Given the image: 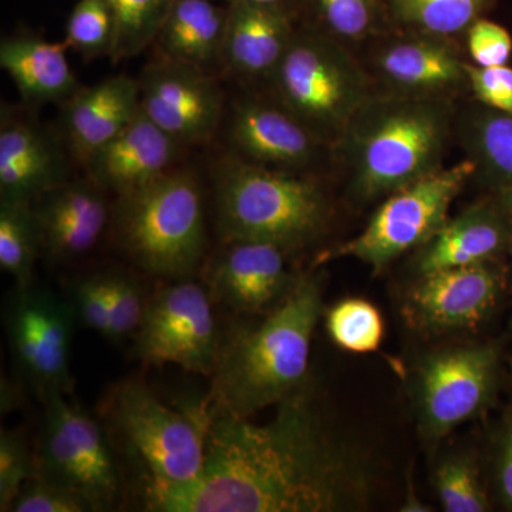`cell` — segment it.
Here are the masks:
<instances>
[{
    "mask_svg": "<svg viewBox=\"0 0 512 512\" xmlns=\"http://www.w3.org/2000/svg\"><path fill=\"white\" fill-rule=\"evenodd\" d=\"M77 319L87 329L110 339L111 312L109 274L94 275L76 286L73 301Z\"/></svg>",
    "mask_w": 512,
    "mask_h": 512,
    "instance_id": "8d00e7d4",
    "label": "cell"
},
{
    "mask_svg": "<svg viewBox=\"0 0 512 512\" xmlns=\"http://www.w3.org/2000/svg\"><path fill=\"white\" fill-rule=\"evenodd\" d=\"M183 147L140 109L130 123L84 163L104 191L126 194L173 170Z\"/></svg>",
    "mask_w": 512,
    "mask_h": 512,
    "instance_id": "ac0fdd59",
    "label": "cell"
},
{
    "mask_svg": "<svg viewBox=\"0 0 512 512\" xmlns=\"http://www.w3.org/2000/svg\"><path fill=\"white\" fill-rule=\"evenodd\" d=\"M138 86L141 109L181 146L208 143L217 133L224 97L207 70L160 57Z\"/></svg>",
    "mask_w": 512,
    "mask_h": 512,
    "instance_id": "4fadbf2b",
    "label": "cell"
},
{
    "mask_svg": "<svg viewBox=\"0 0 512 512\" xmlns=\"http://www.w3.org/2000/svg\"><path fill=\"white\" fill-rule=\"evenodd\" d=\"M205 286L178 279L147 302L134 352L148 366L177 365L185 372L211 376L221 339Z\"/></svg>",
    "mask_w": 512,
    "mask_h": 512,
    "instance_id": "30bf717a",
    "label": "cell"
},
{
    "mask_svg": "<svg viewBox=\"0 0 512 512\" xmlns=\"http://www.w3.org/2000/svg\"><path fill=\"white\" fill-rule=\"evenodd\" d=\"M501 202H503L505 210L512 212V185L511 187L504 188Z\"/></svg>",
    "mask_w": 512,
    "mask_h": 512,
    "instance_id": "b9f144b4",
    "label": "cell"
},
{
    "mask_svg": "<svg viewBox=\"0 0 512 512\" xmlns=\"http://www.w3.org/2000/svg\"><path fill=\"white\" fill-rule=\"evenodd\" d=\"M64 43L84 59H111L116 46V19L109 0H79L67 19Z\"/></svg>",
    "mask_w": 512,
    "mask_h": 512,
    "instance_id": "f1b7e54d",
    "label": "cell"
},
{
    "mask_svg": "<svg viewBox=\"0 0 512 512\" xmlns=\"http://www.w3.org/2000/svg\"><path fill=\"white\" fill-rule=\"evenodd\" d=\"M471 127V143L476 165L504 184L512 185V116L497 110H487L477 116Z\"/></svg>",
    "mask_w": 512,
    "mask_h": 512,
    "instance_id": "4dcf8cb0",
    "label": "cell"
},
{
    "mask_svg": "<svg viewBox=\"0 0 512 512\" xmlns=\"http://www.w3.org/2000/svg\"><path fill=\"white\" fill-rule=\"evenodd\" d=\"M434 484L444 511L484 512L490 507L476 467L466 458L444 461L437 468Z\"/></svg>",
    "mask_w": 512,
    "mask_h": 512,
    "instance_id": "1f68e13d",
    "label": "cell"
},
{
    "mask_svg": "<svg viewBox=\"0 0 512 512\" xmlns=\"http://www.w3.org/2000/svg\"><path fill=\"white\" fill-rule=\"evenodd\" d=\"M227 5H231V3H258V5H272V6H282V8H286L291 0H224Z\"/></svg>",
    "mask_w": 512,
    "mask_h": 512,
    "instance_id": "60d3db41",
    "label": "cell"
},
{
    "mask_svg": "<svg viewBox=\"0 0 512 512\" xmlns=\"http://www.w3.org/2000/svg\"><path fill=\"white\" fill-rule=\"evenodd\" d=\"M205 420L200 476L185 485L146 478L147 511L335 512L365 504V466L336 439L303 387L268 423L222 414Z\"/></svg>",
    "mask_w": 512,
    "mask_h": 512,
    "instance_id": "6da1fadb",
    "label": "cell"
},
{
    "mask_svg": "<svg viewBox=\"0 0 512 512\" xmlns=\"http://www.w3.org/2000/svg\"><path fill=\"white\" fill-rule=\"evenodd\" d=\"M214 195L224 242H269L289 252L315 241L328 221L318 184L238 156L222 158L215 168Z\"/></svg>",
    "mask_w": 512,
    "mask_h": 512,
    "instance_id": "277c9868",
    "label": "cell"
},
{
    "mask_svg": "<svg viewBox=\"0 0 512 512\" xmlns=\"http://www.w3.org/2000/svg\"><path fill=\"white\" fill-rule=\"evenodd\" d=\"M450 114L433 97L370 100L342 138L353 190L363 200L389 197L440 170Z\"/></svg>",
    "mask_w": 512,
    "mask_h": 512,
    "instance_id": "3957f363",
    "label": "cell"
},
{
    "mask_svg": "<svg viewBox=\"0 0 512 512\" xmlns=\"http://www.w3.org/2000/svg\"><path fill=\"white\" fill-rule=\"evenodd\" d=\"M13 512H92L89 503L79 494L60 487L46 478L36 476L26 483L16 500Z\"/></svg>",
    "mask_w": 512,
    "mask_h": 512,
    "instance_id": "d590c367",
    "label": "cell"
},
{
    "mask_svg": "<svg viewBox=\"0 0 512 512\" xmlns=\"http://www.w3.org/2000/svg\"><path fill=\"white\" fill-rule=\"evenodd\" d=\"M227 13L212 0H174L156 40L161 57L210 69L222 60Z\"/></svg>",
    "mask_w": 512,
    "mask_h": 512,
    "instance_id": "d4e9b609",
    "label": "cell"
},
{
    "mask_svg": "<svg viewBox=\"0 0 512 512\" xmlns=\"http://www.w3.org/2000/svg\"><path fill=\"white\" fill-rule=\"evenodd\" d=\"M77 315L53 292L16 288L6 311L10 349L20 373L46 397L72 390L70 345Z\"/></svg>",
    "mask_w": 512,
    "mask_h": 512,
    "instance_id": "8fae6325",
    "label": "cell"
},
{
    "mask_svg": "<svg viewBox=\"0 0 512 512\" xmlns=\"http://www.w3.org/2000/svg\"><path fill=\"white\" fill-rule=\"evenodd\" d=\"M330 338L339 348L353 353H369L383 340V319L372 303L346 299L333 306L326 318Z\"/></svg>",
    "mask_w": 512,
    "mask_h": 512,
    "instance_id": "f546056e",
    "label": "cell"
},
{
    "mask_svg": "<svg viewBox=\"0 0 512 512\" xmlns=\"http://www.w3.org/2000/svg\"><path fill=\"white\" fill-rule=\"evenodd\" d=\"M282 107L323 140H340L372 100L359 64L328 37L295 33L269 77Z\"/></svg>",
    "mask_w": 512,
    "mask_h": 512,
    "instance_id": "8992f818",
    "label": "cell"
},
{
    "mask_svg": "<svg viewBox=\"0 0 512 512\" xmlns=\"http://www.w3.org/2000/svg\"><path fill=\"white\" fill-rule=\"evenodd\" d=\"M63 107L67 146L84 164L136 117L141 109L140 86L127 76L109 77L80 87Z\"/></svg>",
    "mask_w": 512,
    "mask_h": 512,
    "instance_id": "ffe728a7",
    "label": "cell"
},
{
    "mask_svg": "<svg viewBox=\"0 0 512 512\" xmlns=\"http://www.w3.org/2000/svg\"><path fill=\"white\" fill-rule=\"evenodd\" d=\"M66 43L43 37L16 35L0 43V66L32 109L63 104L79 92L80 84L67 60Z\"/></svg>",
    "mask_w": 512,
    "mask_h": 512,
    "instance_id": "7402d4cb",
    "label": "cell"
},
{
    "mask_svg": "<svg viewBox=\"0 0 512 512\" xmlns=\"http://www.w3.org/2000/svg\"><path fill=\"white\" fill-rule=\"evenodd\" d=\"M40 249L33 202L0 200V268L12 276L16 288L32 286Z\"/></svg>",
    "mask_w": 512,
    "mask_h": 512,
    "instance_id": "484cf974",
    "label": "cell"
},
{
    "mask_svg": "<svg viewBox=\"0 0 512 512\" xmlns=\"http://www.w3.org/2000/svg\"><path fill=\"white\" fill-rule=\"evenodd\" d=\"M468 84L474 96L488 109L512 116V69L507 64L480 67L467 64Z\"/></svg>",
    "mask_w": 512,
    "mask_h": 512,
    "instance_id": "74e56055",
    "label": "cell"
},
{
    "mask_svg": "<svg viewBox=\"0 0 512 512\" xmlns=\"http://www.w3.org/2000/svg\"><path fill=\"white\" fill-rule=\"evenodd\" d=\"M375 64L384 82L407 96L431 97L468 84L467 63L439 39L394 40L377 52Z\"/></svg>",
    "mask_w": 512,
    "mask_h": 512,
    "instance_id": "603a6c76",
    "label": "cell"
},
{
    "mask_svg": "<svg viewBox=\"0 0 512 512\" xmlns=\"http://www.w3.org/2000/svg\"><path fill=\"white\" fill-rule=\"evenodd\" d=\"M106 191L92 180L69 181L33 201L42 251L53 261H72L96 247L111 222Z\"/></svg>",
    "mask_w": 512,
    "mask_h": 512,
    "instance_id": "e0dca14e",
    "label": "cell"
},
{
    "mask_svg": "<svg viewBox=\"0 0 512 512\" xmlns=\"http://www.w3.org/2000/svg\"><path fill=\"white\" fill-rule=\"evenodd\" d=\"M116 19L114 63L136 57L153 45L174 0H109Z\"/></svg>",
    "mask_w": 512,
    "mask_h": 512,
    "instance_id": "83f0119b",
    "label": "cell"
},
{
    "mask_svg": "<svg viewBox=\"0 0 512 512\" xmlns=\"http://www.w3.org/2000/svg\"><path fill=\"white\" fill-rule=\"evenodd\" d=\"M111 229L134 265L158 278H192L207 247L204 195L194 173L173 170L117 195Z\"/></svg>",
    "mask_w": 512,
    "mask_h": 512,
    "instance_id": "5b68a950",
    "label": "cell"
},
{
    "mask_svg": "<svg viewBox=\"0 0 512 512\" xmlns=\"http://www.w3.org/2000/svg\"><path fill=\"white\" fill-rule=\"evenodd\" d=\"M229 140L249 163L292 173L313 164L325 141L281 104L255 99L235 104Z\"/></svg>",
    "mask_w": 512,
    "mask_h": 512,
    "instance_id": "9a60e30c",
    "label": "cell"
},
{
    "mask_svg": "<svg viewBox=\"0 0 512 512\" xmlns=\"http://www.w3.org/2000/svg\"><path fill=\"white\" fill-rule=\"evenodd\" d=\"M36 453L37 476L79 494L93 511H110L123 498V481L103 427L64 393L45 399Z\"/></svg>",
    "mask_w": 512,
    "mask_h": 512,
    "instance_id": "ba28073f",
    "label": "cell"
},
{
    "mask_svg": "<svg viewBox=\"0 0 512 512\" xmlns=\"http://www.w3.org/2000/svg\"><path fill=\"white\" fill-rule=\"evenodd\" d=\"M111 332L110 340H124L136 336L147 302L136 278L128 274H109Z\"/></svg>",
    "mask_w": 512,
    "mask_h": 512,
    "instance_id": "836d02e7",
    "label": "cell"
},
{
    "mask_svg": "<svg viewBox=\"0 0 512 512\" xmlns=\"http://www.w3.org/2000/svg\"><path fill=\"white\" fill-rule=\"evenodd\" d=\"M320 18L333 35L345 40L365 39L377 25L375 0H315Z\"/></svg>",
    "mask_w": 512,
    "mask_h": 512,
    "instance_id": "e575fe53",
    "label": "cell"
},
{
    "mask_svg": "<svg viewBox=\"0 0 512 512\" xmlns=\"http://www.w3.org/2000/svg\"><path fill=\"white\" fill-rule=\"evenodd\" d=\"M67 181L62 148L35 121L2 109L0 200L35 201Z\"/></svg>",
    "mask_w": 512,
    "mask_h": 512,
    "instance_id": "d6986e66",
    "label": "cell"
},
{
    "mask_svg": "<svg viewBox=\"0 0 512 512\" xmlns=\"http://www.w3.org/2000/svg\"><path fill=\"white\" fill-rule=\"evenodd\" d=\"M293 32L288 10L258 3L228 5L222 60L245 77H271Z\"/></svg>",
    "mask_w": 512,
    "mask_h": 512,
    "instance_id": "44dd1931",
    "label": "cell"
},
{
    "mask_svg": "<svg viewBox=\"0 0 512 512\" xmlns=\"http://www.w3.org/2000/svg\"><path fill=\"white\" fill-rule=\"evenodd\" d=\"M508 227L493 208L476 207L446 222L424 244L419 258L421 276L493 261L507 244Z\"/></svg>",
    "mask_w": 512,
    "mask_h": 512,
    "instance_id": "cb8c5ba5",
    "label": "cell"
},
{
    "mask_svg": "<svg viewBox=\"0 0 512 512\" xmlns=\"http://www.w3.org/2000/svg\"><path fill=\"white\" fill-rule=\"evenodd\" d=\"M109 416L128 446L147 467L148 480L185 485L197 480L205 464L207 420L161 402L140 380H124L109 399Z\"/></svg>",
    "mask_w": 512,
    "mask_h": 512,
    "instance_id": "52a82bcc",
    "label": "cell"
},
{
    "mask_svg": "<svg viewBox=\"0 0 512 512\" xmlns=\"http://www.w3.org/2000/svg\"><path fill=\"white\" fill-rule=\"evenodd\" d=\"M467 43L471 59L480 67L504 66L512 55L510 33L491 20L478 19L468 29Z\"/></svg>",
    "mask_w": 512,
    "mask_h": 512,
    "instance_id": "f35d334b",
    "label": "cell"
},
{
    "mask_svg": "<svg viewBox=\"0 0 512 512\" xmlns=\"http://www.w3.org/2000/svg\"><path fill=\"white\" fill-rule=\"evenodd\" d=\"M476 170L474 161H463L393 192L362 234L323 261L350 256L380 271L404 252L426 244L446 224L451 204Z\"/></svg>",
    "mask_w": 512,
    "mask_h": 512,
    "instance_id": "9c48e42d",
    "label": "cell"
},
{
    "mask_svg": "<svg viewBox=\"0 0 512 512\" xmlns=\"http://www.w3.org/2000/svg\"><path fill=\"white\" fill-rule=\"evenodd\" d=\"M498 350L463 346L427 357L419 373V410L431 437H443L490 403L497 382Z\"/></svg>",
    "mask_w": 512,
    "mask_h": 512,
    "instance_id": "7c38bea8",
    "label": "cell"
},
{
    "mask_svg": "<svg viewBox=\"0 0 512 512\" xmlns=\"http://www.w3.org/2000/svg\"><path fill=\"white\" fill-rule=\"evenodd\" d=\"M498 488L507 507L512 508V419L501 440L497 467Z\"/></svg>",
    "mask_w": 512,
    "mask_h": 512,
    "instance_id": "ab89813d",
    "label": "cell"
},
{
    "mask_svg": "<svg viewBox=\"0 0 512 512\" xmlns=\"http://www.w3.org/2000/svg\"><path fill=\"white\" fill-rule=\"evenodd\" d=\"M286 254L269 242H224L207 268L208 292L232 311H264L281 302L298 279L286 268Z\"/></svg>",
    "mask_w": 512,
    "mask_h": 512,
    "instance_id": "5bb4252c",
    "label": "cell"
},
{
    "mask_svg": "<svg viewBox=\"0 0 512 512\" xmlns=\"http://www.w3.org/2000/svg\"><path fill=\"white\" fill-rule=\"evenodd\" d=\"M503 284L493 261L424 275L410 293V313L431 330L474 328L497 305Z\"/></svg>",
    "mask_w": 512,
    "mask_h": 512,
    "instance_id": "2e32d148",
    "label": "cell"
},
{
    "mask_svg": "<svg viewBox=\"0 0 512 512\" xmlns=\"http://www.w3.org/2000/svg\"><path fill=\"white\" fill-rule=\"evenodd\" d=\"M37 474L36 454L30 453L20 431L0 433V511H10L22 488Z\"/></svg>",
    "mask_w": 512,
    "mask_h": 512,
    "instance_id": "d6a6232c",
    "label": "cell"
},
{
    "mask_svg": "<svg viewBox=\"0 0 512 512\" xmlns=\"http://www.w3.org/2000/svg\"><path fill=\"white\" fill-rule=\"evenodd\" d=\"M491 0H386L394 18L427 36H453L480 19Z\"/></svg>",
    "mask_w": 512,
    "mask_h": 512,
    "instance_id": "4316f807",
    "label": "cell"
},
{
    "mask_svg": "<svg viewBox=\"0 0 512 512\" xmlns=\"http://www.w3.org/2000/svg\"><path fill=\"white\" fill-rule=\"evenodd\" d=\"M320 315L318 281L298 276L288 295L261 322L232 330L221 340L202 413L249 419L301 389Z\"/></svg>",
    "mask_w": 512,
    "mask_h": 512,
    "instance_id": "7a4b0ae2",
    "label": "cell"
}]
</instances>
